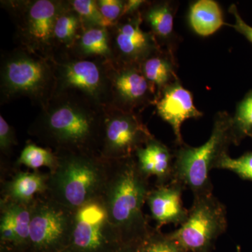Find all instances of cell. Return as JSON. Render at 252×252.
Instances as JSON below:
<instances>
[{
	"mask_svg": "<svg viewBox=\"0 0 252 252\" xmlns=\"http://www.w3.org/2000/svg\"><path fill=\"white\" fill-rule=\"evenodd\" d=\"M104 108L79 94H56L41 109L28 132L56 152L99 154Z\"/></svg>",
	"mask_w": 252,
	"mask_h": 252,
	"instance_id": "obj_1",
	"label": "cell"
},
{
	"mask_svg": "<svg viewBox=\"0 0 252 252\" xmlns=\"http://www.w3.org/2000/svg\"><path fill=\"white\" fill-rule=\"evenodd\" d=\"M107 160V179L100 198L109 220L123 244L141 243L152 230L144 215L149 179L142 173L135 156Z\"/></svg>",
	"mask_w": 252,
	"mask_h": 252,
	"instance_id": "obj_2",
	"label": "cell"
},
{
	"mask_svg": "<svg viewBox=\"0 0 252 252\" xmlns=\"http://www.w3.org/2000/svg\"><path fill=\"white\" fill-rule=\"evenodd\" d=\"M48 180L50 198L75 212L99 198L107 179V160L99 154L60 151Z\"/></svg>",
	"mask_w": 252,
	"mask_h": 252,
	"instance_id": "obj_3",
	"label": "cell"
},
{
	"mask_svg": "<svg viewBox=\"0 0 252 252\" xmlns=\"http://www.w3.org/2000/svg\"><path fill=\"white\" fill-rule=\"evenodd\" d=\"M56 84L51 60L20 46L1 54V105L26 97L43 109L54 96Z\"/></svg>",
	"mask_w": 252,
	"mask_h": 252,
	"instance_id": "obj_4",
	"label": "cell"
},
{
	"mask_svg": "<svg viewBox=\"0 0 252 252\" xmlns=\"http://www.w3.org/2000/svg\"><path fill=\"white\" fill-rule=\"evenodd\" d=\"M232 115L219 112L214 119L211 135L200 147H190L185 143L175 145L174 173L172 180L182 184L195 195L213 193L210 172L216 169L220 158L228 154L233 144Z\"/></svg>",
	"mask_w": 252,
	"mask_h": 252,
	"instance_id": "obj_5",
	"label": "cell"
},
{
	"mask_svg": "<svg viewBox=\"0 0 252 252\" xmlns=\"http://www.w3.org/2000/svg\"><path fill=\"white\" fill-rule=\"evenodd\" d=\"M15 26L18 46L51 59L54 54V31L69 0H4L0 1Z\"/></svg>",
	"mask_w": 252,
	"mask_h": 252,
	"instance_id": "obj_6",
	"label": "cell"
},
{
	"mask_svg": "<svg viewBox=\"0 0 252 252\" xmlns=\"http://www.w3.org/2000/svg\"><path fill=\"white\" fill-rule=\"evenodd\" d=\"M50 60L56 76L54 94L74 93L99 107H109L111 93L108 61L76 57L67 51H56Z\"/></svg>",
	"mask_w": 252,
	"mask_h": 252,
	"instance_id": "obj_7",
	"label": "cell"
},
{
	"mask_svg": "<svg viewBox=\"0 0 252 252\" xmlns=\"http://www.w3.org/2000/svg\"><path fill=\"white\" fill-rule=\"evenodd\" d=\"M227 228L226 207L212 193L193 196L187 220L170 234L188 252H212Z\"/></svg>",
	"mask_w": 252,
	"mask_h": 252,
	"instance_id": "obj_8",
	"label": "cell"
},
{
	"mask_svg": "<svg viewBox=\"0 0 252 252\" xmlns=\"http://www.w3.org/2000/svg\"><path fill=\"white\" fill-rule=\"evenodd\" d=\"M31 210L28 248L32 252H61L67 250L75 212L51 198L32 203Z\"/></svg>",
	"mask_w": 252,
	"mask_h": 252,
	"instance_id": "obj_9",
	"label": "cell"
},
{
	"mask_svg": "<svg viewBox=\"0 0 252 252\" xmlns=\"http://www.w3.org/2000/svg\"><path fill=\"white\" fill-rule=\"evenodd\" d=\"M100 197L76 210L70 243L72 252H115L122 246Z\"/></svg>",
	"mask_w": 252,
	"mask_h": 252,
	"instance_id": "obj_10",
	"label": "cell"
},
{
	"mask_svg": "<svg viewBox=\"0 0 252 252\" xmlns=\"http://www.w3.org/2000/svg\"><path fill=\"white\" fill-rule=\"evenodd\" d=\"M104 109L99 155L105 160L134 157L137 149L154 137L138 113L124 112L110 107Z\"/></svg>",
	"mask_w": 252,
	"mask_h": 252,
	"instance_id": "obj_11",
	"label": "cell"
},
{
	"mask_svg": "<svg viewBox=\"0 0 252 252\" xmlns=\"http://www.w3.org/2000/svg\"><path fill=\"white\" fill-rule=\"evenodd\" d=\"M111 100L109 107L139 113L154 105L157 91L141 71L140 64L108 61Z\"/></svg>",
	"mask_w": 252,
	"mask_h": 252,
	"instance_id": "obj_12",
	"label": "cell"
},
{
	"mask_svg": "<svg viewBox=\"0 0 252 252\" xmlns=\"http://www.w3.org/2000/svg\"><path fill=\"white\" fill-rule=\"evenodd\" d=\"M141 11L123 16L108 28L114 61L140 64L144 60L161 49L152 32L142 28Z\"/></svg>",
	"mask_w": 252,
	"mask_h": 252,
	"instance_id": "obj_13",
	"label": "cell"
},
{
	"mask_svg": "<svg viewBox=\"0 0 252 252\" xmlns=\"http://www.w3.org/2000/svg\"><path fill=\"white\" fill-rule=\"evenodd\" d=\"M154 106L158 117L171 126L177 146L185 143L181 130L184 122L203 116L194 104L193 94L184 87L180 79L157 94Z\"/></svg>",
	"mask_w": 252,
	"mask_h": 252,
	"instance_id": "obj_14",
	"label": "cell"
},
{
	"mask_svg": "<svg viewBox=\"0 0 252 252\" xmlns=\"http://www.w3.org/2000/svg\"><path fill=\"white\" fill-rule=\"evenodd\" d=\"M185 186L172 180L166 185H157L150 190L147 196L152 219L157 224V229L163 225L173 224L180 227L188 217L189 210L185 208L182 200Z\"/></svg>",
	"mask_w": 252,
	"mask_h": 252,
	"instance_id": "obj_15",
	"label": "cell"
},
{
	"mask_svg": "<svg viewBox=\"0 0 252 252\" xmlns=\"http://www.w3.org/2000/svg\"><path fill=\"white\" fill-rule=\"evenodd\" d=\"M177 3L167 0L147 1L141 10L142 21L149 28L162 49L175 55L178 47V34L174 28Z\"/></svg>",
	"mask_w": 252,
	"mask_h": 252,
	"instance_id": "obj_16",
	"label": "cell"
},
{
	"mask_svg": "<svg viewBox=\"0 0 252 252\" xmlns=\"http://www.w3.org/2000/svg\"><path fill=\"white\" fill-rule=\"evenodd\" d=\"M135 157L140 171L146 177H157V185H166L173 178V150L154 136L137 149Z\"/></svg>",
	"mask_w": 252,
	"mask_h": 252,
	"instance_id": "obj_17",
	"label": "cell"
},
{
	"mask_svg": "<svg viewBox=\"0 0 252 252\" xmlns=\"http://www.w3.org/2000/svg\"><path fill=\"white\" fill-rule=\"evenodd\" d=\"M31 205L7 201L1 204V241L17 248H28L31 231Z\"/></svg>",
	"mask_w": 252,
	"mask_h": 252,
	"instance_id": "obj_18",
	"label": "cell"
},
{
	"mask_svg": "<svg viewBox=\"0 0 252 252\" xmlns=\"http://www.w3.org/2000/svg\"><path fill=\"white\" fill-rule=\"evenodd\" d=\"M67 51L82 59L114 61L108 28L103 26H82L77 39Z\"/></svg>",
	"mask_w": 252,
	"mask_h": 252,
	"instance_id": "obj_19",
	"label": "cell"
},
{
	"mask_svg": "<svg viewBox=\"0 0 252 252\" xmlns=\"http://www.w3.org/2000/svg\"><path fill=\"white\" fill-rule=\"evenodd\" d=\"M141 71L153 86L157 94L167 86L179 80L177 57L165 50L154 53L140 64Z\"/></svg>",
	"mask_w": 252,
	"mask_h": 252,
	"instance_id": "obj_20",
	"label": "cell"
},
{
	"mask_svg": "<svg viewBox=\"0 0 252 252\" xmlns=\"http://www.w3.org/2000/svg\"><path fill=\"white\" fill-rule=\"evenodd\" d=\"M188 22L192 31L202 37L215 34L225 26L223 11L214 0H198L189 6Z\"/></svg>",
	"mask_w": 252,
	"mask_h": 252,
	"instance_id": "obj_21",
	"label": "cell"
},
{
	"mask_svg": "<svg viewBox=\"0 0 252 252\" xmlns=\"http://www.w3.org/2000/svg\"><path fill=\"white\" fill-rule=\"evenodd\" d=\"M49 176L39 173L20 172L6 184V197L9 201L31 205L34 195L48 189Z\"/></svg>",
	"mask_w": 252,
	"mask_h": 252,
	"instance_id": "obj_22",
	"label": "cell"
},
{
	"mask_svg": "<svg viewBox=\"0 0 252 252\" xmlns=\"http://www.w3.org/2000/svg\"><path fill=\"white\" fill-rule=\"evenodd\" d=\"M82 28L79 15L72 9L70 3L58 18L54 31V53L67 51L72 47Z\"/></svg>",
	"mask_w": 252,
	"mask_h": 252,
	"instance_id": "obj_23",
	"label": "cell"
},
{
	"mask_svg": "<svg viewBox=\"0 0 252 252\" xmlns=\"http://www.w3.org/2000/svg\"><path fill=\"white\" fill-rule=\"evenodd\" d=\"M233 144L240 145L247 137H252V90L238 102L234 115H232Z\"/></svg>",
	"mask_w": 252,
	"mask_h": 252,
	"instance_id": "obj_24",
	"label": "cell"
},
{
	"mask_svg": "<svg viewBox=\"0 0 252 252\" xmlns=\"http://www.w3.org/2000/svg\"><path fill=\"white\" fill-rule=\"evenodd\" d=\"M18 162L32 169L47 167L52 172L57 165L58 158L56 154L49 149L31 143L23 149Z\"/></svg>",
	"mask_w": 252,
	"mask_h": 252,
	"instance_id": "obj_25",
	"label": "cell"
},
{
	"mask_svg": "<svg viewBox=\"0 0 252 252\" xmlns=\"http://www.w3.org/2000/svg\"><path fill=\"white\" fill-rule=\"evenodd\" d=\"M140 252H188L170 233L152 229L140 246Z\"/></svg>",
	"mask_w": 252,
	"mask_h": 252,
	"instance_id": "obj_26",
	"label": "cell"
},
{
	"mask_svg": "<svg viewBox=\"0 0 252 252\" xmlns=\"http://www.w3.org/2000/svg\"><path fill=\"white\" fill-rule=\"evenodd\" d=\"M72 9L79 15L84 27L103 26L107 23L97 6L96 0H69Z\"/></svg>",
	"mask_w": 252,
	"mask_h": 252,
	"instance_id": "obj_27",
	"label": "cell"
},
{
	"mask_svg": "<svg viewBox=\"0 0 252 252\" xmlns=\"http://www.w3.org/2000/svg\"><path fill=\"white\" fill-rule=\"evenodd\" d=\"M216 169L229 170L242 180L252 182V152H246L237 158L225 154L219 160Z\"/></svg>",
	"mask_w": 252,
	"mask_h": 252,
	"instance_id": "obj_28",
	"label": "cell"
},
{
	"mask_svg": "<svg viewBox=\"0 0 252 252\" xmlns=\"http://www.w3.org/2000/svg\"><path fill=\"white\" fill-rule=\"evenodd\" d=\"M96 1L108 28L123 17L126 0H96Z\"/></svg>",
	"mask_w": 252,
	"mask_h": 252,
	"instance_id": "obj_29",
	"label": "cell"
},
{
	"mask_svg": "<svg viewBox=\"0 0 252 252\" xmlns=\"http://www.w3.org/2000/svg\"><path fill=\"white\" fill-rule=\"evenodd\" d=\"M17 144L12 126L9 125L2 115L0 116V149L4 154H9L14 145Z\"/></svg>",
	"mask_w": 252,
	"mask_h": 252,
	"instance_id": "obj_30",
	"label": "cell"
},
{
	"mask_svg": "<svg viewBox=\"0 0 252 252\" xmlns=\"http://www.w3.org/2000/svg\"><path fill=\"white\" fill-rule=\"evenodd\" d=\"M228 12L234 17L235 23L234 24L226 23L225 26L233 28L235 31L245 36L252 44V27L244 21L243 18L239 13L236 5L235 4L230 5L229 9H228Z\"/></svg>",
	"mask_w": 252,
	"mask_h": 252,
	"instance_id": "obj_31",
	"label": "cell"
},
{
	"mask_svg": "<svg viewBox=\"0 0 252 252\" xmlns=\"http://www.w3.org/2000/svg\"><path fill=\"white\" fill-rule=\"evenodd\" d=\"M147 1L144 0H126L123 16H132V15L138 14Z\"/></svg>",
	"mask_w": 252,
	"mask_h": 252,
	"instance_id": "obj_32",
	"label": "cell"
},
{
	"mask_svg": "<svg viewBox=\"0 0 252 252\" xmlns=\"http://www.w3.org/2000/svg\"><path fill=\"white\" fill-rule=\"evenodd\" d=\"M141 243L126 244V245H123L115 252H140V246Z\"/></svg>",
	"mask_w": 252,
	"mask_h": 252,
	"instance_id": "obj_33",
	"label": "cell"
},
{
	"mask_svg": "<svg viewBox=\"0 0 252 252\" xmlns=\"http://www.w3.org/2000/svg\"><path fill=\"white\" fill-rule=\"evenodd\" d=\"M236 252H242L241 251V248H240V246H237V250Z\"/></svg>",
	"mask_w": 252,
	"mask_h": 252,
	"instance_id": "obj_34",
	"label": "cell"
},
{
	"mask_svg": "<svg viewBox=\"0 0 252 252\" xmlns=\"http://www.w3.org/2000/svg\"><path fill=\"white\" fill-rule=\"evenodd\" d=\"M61 252H72L70 251V250H64V251Z\"/></svg>",
	"mask_w": 252,
	"mask_h": 252,
	"instance_id": "obj_35",
	"label": "cell"
},
{
	"mask_svg": "<svg viewBox=\"0 0 252 252\" xmlns=\"http://www.w3.org/2000/svg\"></svg>",
	"mask_w": 252,
	"mask_h": 252,
	"instance_id": "obj_36",
	"label": "cell"
}]
</instances>
